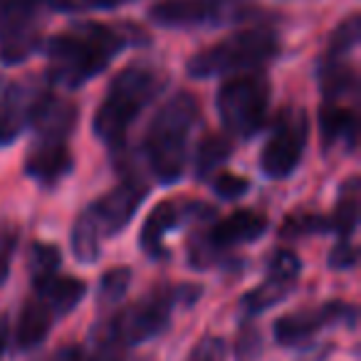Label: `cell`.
I'll return each mask as SVG.
<instances>
[{
  "mask_svg": "<svg viewBox=\"0 0 361 361\" xmlns=\"http://www.w3.org/2000/svg\"><path fill=\"white\" fill-rule=\"evenodd\" d=\"M131 285V267H111L99 277V287H97V300L104 305H116L124 300L126 290Z\"/></svg>",
  "mask_w": 361,
  "mask_h": 361,
  "instance_id": "26",
  "label": "cell"
},
{
  "mask_svg": "<svg viewBox=\"0 0 361 361\" xmlns=\"http://www.w3.org/2000/svg\"><path fill=\"white\" fill-rule=\"evenodd\" d=\"M146 196H149V183L141 176L129 173L111 191L97 198L87 208V213L92 216L102 238H116L131 223Z\"/></svg>",
  "mask_w": 361,
  "mask_h": 361,
  "instance_id": "12",
  "label": "cell"
},
{
  "mask_svg": "<svg viewBox=\"0 0 361 361\" xmlns=\"http://www.w3.org/2000/svg\"><path fill=\"white\" fill-rule=\"evenodd\" d=\"M211 186H213V193H216L221 201H238V198H243L250 191V180H247L245 176L223 171V173H218L216 178L211 180Z\"/></svg>",
  "mask_w": 361,
  "mask_h": 361,
  "instance_id": "28",
  "label": "cell"
},
{
  "mask_svg": "<svg viewBox=\"0 0 361 361\" xmlns=\"http://www.w3.org/2000/svg\"><path fill=\"white\" fill-rule=\"evenodd\" d=\"M322 102H354L359 94V75L346 57H324L319 65Z\"/></svg>",
  "mask_w": 361,
  "mask_h": 361,
  "instance_id": "19",
  "label": "cell"
},
{
  "mask_svg": "<svg viewBox=\"0 0 361 361\" xmlns=\"http://www.w3.org/2000/svg\"><path fill=\"white\" fill-rule=\"evenodd\" d=\"M72 169H75V159L70 151V139L35 134V141L25 154V164H23V171L35 183L45 188H55L65 176L72 173Z\"/></svg>",
  "mask_w": 361,
  "mask_h": 361,
  "instance_id": "16",
  "label": "cell"
},
{
  "mask_svg": "<svg viewBox=\"0 0 361 361\" xmlns=\"http://www.w3.org/2000/svg\"><path fill=\"white\" fill-rule=\"evenodd\" d=\"M164 87L166 75L149 62H131L116 72L92 119L94 136L109 149H124L131 124L164 92Z\"/></svg>",
  "mask_w": 361,
  "mask_h": 361,
  "instance_id": "2",
  "label": "cell"
},
{
  "mask_svg": "<svg viewBox=\"0 0 361 361\" xmlns=\"http://www.w3.org/2000/svg\"><path fill=\"white\" fill-rule=\"evenodd\" d=\"M52 324H55V314H52L50 307L37 295L30 297V300L23 305L20 319H18V331H16L18 346H20L23 351L37 349V346L47 339Z\"/></svg>",
  "mask_w": 361,
  "mask_h": 361,
  "instance_id": "20",
  "label": "cell"
},
{
  "mask_svg": "<svg viewBox=\"0 0 361 361\" xmlns=\"http://www.w3.org/2000/svg\"><path fill=\"white\" fill-rule=\"evenodd\" d=\"M8 331H11V324H8V314H0V356L8 346Z\"/></svg>",
  "mask_w": 361,
  "mask_h": 361,
  "instance_id": "35",
  "label": "cell"
},
{
  "mask_svg": "<svg viewBox=\"0 0 361 361\" xmlns=\"http://www.w3.org/2000/svg\"><path fill=\"white\" fill-rule=\"evenodd\" d=\"M144 32L134 25H109L99 20L72 23L45 45L47 82L80 90L106 70L126 47L141 45Z\"/></svg>",
  "mask_w": 361,
  "mask_h": 361,
  "instance_id": "1",
  "label": "cell"
},
{
  "mask_svg": "<svg viewBox=\"0 0 361 361\" xmlns=\"http://www.w3.org/2000/svg\"><path fill=\"white\" fill-rule=\"evenodd\" d=\"M226 354V344L218 336H203L191 351V359L188 361H223Z\"/></svg>",
  "mask_w": 361,
  "mask_h": 361,
  "instance_id": "32",
  "label": "cell"
},
{
  "mask_svg": "<svg viewBox=\"0 0 361 361\" xmlns=\"http://www.w3.org/2000/svg\"><path fill=\"white\" fill-rule=\"evenodd\" d=\"M262 351V336L255 326H245L240 331V339L235 344V356L238 361H255L257 354Z\"/></svg>",
  "mask_w": 361,
  "mask_h": 361,
  "instance_id": "30",
  "label": "cell"
},
{
  "mask_svg": "<svg viewBox=\"0 0 361 361\" xmlns=\"http://www.w3.org/2000/svg\"><path fill=\"white\" fill-rule=\"evenodd\" d=\"M60 262H62V252H60V247H57V245H50V243H32V247H30L32 280L57 272Z\"/></svg>",
  "mask_w": 361,
  "mask_h": 361,
  "instance_id": "27",
  "label": "cell"
},
{
  "mask_svg": "<svg viewBox=\"0 0 361 361\" xmlns=\"http://www.w3.org/2000/svg\"><path fill=\"white\" fill-rule=\"evenodd\" d=\"M201 124V104L191 92H176L149 121L144 134V156L159 183L173 186L186 169L188 139Z\"/></svg>",
  "mask_w": 361,
  "mask_h": 361,
  "instance_id": "3",
  "label": "cell"
},
{
  "mask_svg": "<svg viewBox=\"0 0 361 361\" xmlns=\"http://www.w3.org/2000/svg\"><path fill=\"white\" fill-rule=\"evenodd\" d=\"M359 201H361V180L356 176L346 178L336 196L334 213L329 216V231L336 233L339 240H351L359 226Z\"/></svg>",
  "mask_w": 361,
  "mask_h": 361,
  "instance_id": "21",
  "label": "cell"
},
{
  "mask_svg": "<svg viewBox=\"0 0 361 361\" xmlns=\"http://www.w3.org/2000/svg\"><path fill=\"white\" fill-rule=\"evenodd\" d=\"M250 16L252 0H161L149 8V20L169 30L218 27Z\"/></svg>",
  "mask_w": 361,
  "mask_h": 361,
  "instance_id": "9",
  "label": "cell"
},
{
  "mask_svg": "<svg viewBox=\"0 0 361 361\" xmlns=\"http://www.w3.org/2000/svg\"><path fill=\"white\" fill-rule=\"evenodd\" d=\"M359 262V250L351 245V240H339L329 252V267L331 270H351Z\"/></svg>",
  "mask_w": 361,
  "mask_h": 361,
  "instance_id": "31",
  "label": "cell"
},
{
  "mask_svg": "<svg viewBox=\"0 0 361 361\" xmlns=\"http://www.w3.org/2000/svg\"><path fill=\"white\" fill-rule=\"evenodd\" d=\"M201 295V285H159L151 292H146L144 297H139L134 305L124 307L116 317L102 322L94 336L114 341L121 349L144 344V341L156 339L169 329L171 314L176 307H193Z\"/></svg>",
  "mask_w": 361,
  "mask_h": 361,
  "instance_id": "4",
  "label": "cell"
},
{
  "mask_svg": "<svg viewBox=\"0 0 361 361\" xmlns=\"http://www.w3.org/2000/svg\"><path fill=\"white\" fill-rule=\"evenodd\" d=\"M47 94L45 82H37V77L0 80V146L16 144L23 131L32 126Z\"/></svg>",
  "mask_w": 361,
  "mask_h": 361,
  "instance_id": "11",
  "label": "cell"
},
{
  "mask_svg": "<svg viewBox=\"0 0 361 361\" xmlns=\"http://www.w3.org/2000/svg\"><path fill=\"white\" fill-rule=\"evenodd\" d=\"M233 156V141L223 134H206L198 141L196 149V166H193V176L196 180H206L216 173L218 169L226 166V161Z\"/></svg>",
  "mask_w": 361,
  "mask_h": 361,
  "instance_id": "22",
  "label": "cell"
},
{
  "mask_svg": "<svg viewBox=\"0 0 361 361\" xmlns=\"http://www.w3.org/2000/svg\"><path fill=\"white\" fill-rule=\"evenodd\" d=\"M60 0H0V62L20 65L42 45V16Z\"/></svg>",
  "mask_w": 361,
  "mask_h": 361,
  "instance_id": "8",
  "label": "cell"
},
{
  "mask_svg": "<svg viewBox=\"0 0 361 361\" xmlns=\"http://www.w3.org/2000/svg\"><path fill=\"white\" fill-rule=\"evenodd\" d=\"M307 139H310L307 111L295 104L282 106L272 121L270 139L260 151V171L270 180H282L292 176L302 164Z\"/></svg>",
  "mask_w": 361,
  "mask_h": 361,
  "instance_id": "10",
  "label": "cell"
},
{
  "mask_svg": "<svg viewBox=\"0 0 361 361\" xmlns=\"http://www.w3.org/2000/svg\"><path fill=\"white\" fill-rule=\"evenodd\" d=\"M32 287H35V295L50 307L55 317L70 314V312L80 305L82 297H85V292H87L85 280L72 277V275L62 277V275H57V272L32 280Z\"/></svg>",
  "mask_w": 361,
  "mask_h": 361,
  "instance_id": "18",
  "label": "cell"
},
{
  "mask_svg": "<svg viewBox=\"0 0 361 361\" xmlns=\"http://www.w3.org/2000/svg\"><path fill=\"white\" fill-rule=\"evenodd\" d=\"M47 361H85V351H82L77 344L60 346V349H57Z\"/></svg>",
  "mask_w": 361,
  "mask_h": 361,
  "instance_id": "34",
  "label": "cell"
},
{
  "mask_svg": "<svg viewBox=\"0 0 361 361\" xmlns=\"http://www.w3.org/2000/svg\"><path fill=\"white\" fill-rule=\"evenodd\" d=\"M213 216V208L206 206L201 201H183V198H169L161 201L151 208V213L146 216L144 226L139 233V245L146 255L154 262H161L169 257V250L164 245V238L171 231L180 228L188 221H198V218Z\"/></svg>",
  "mask_w": 361,
  "mask_h": 361,
  "instance_id": "13",
  "label": "cell"
},
{
  "mask_svg": "<svg viewBox=\"0 0 361 361\" xmlns=\"http://www.w3.org/2000/svg\"><path fill=\"white\" fill-rule=\"evenodd\" d=\"M319 136L324 154H331L334 149L351 154L356 149V144H359V114H356V106L346 104V102H322Z\"/></svg>",
  "mask_w": 361,
  "mask_h": 361,
  "instance_id": "17",
  "label": "cell"
},
{
  "mask_svg": "<svg viewBox=\"0 0 361 361\" xmlns=\"http://www.w3.org/2000/svg\"><path fill=\"white\" fill-rule=\"evenodd\" d=\"M361 37V20L359 16H349L344 23L334 27V32L329 35V45H326L324 57H346L356 47Z\"/></svg>",
  "mask_w": 361,
  "mask_h": 361,
  "instance_id": "25",
  "label": "cell"
},
{
  "mask_svg": "<svg viewBox=\"0 0 361 361\" xmlns=\"http://www.w3.org/2000/svg\"><path fill=\"white\" fill-rule=\"evenodd\" d=\"M134 0H60V13H75V11H114Z\"/></svg>",
  "mask_w": 361,
  "mask_h": 361,
  "instance_id": "33",
  "label": "cell"
},
{
  "mask_svg": "<svg viewBox=\"0 0 361 361\" xmlns=\"http://www.w3.org/2000/svg\"><path fill=\"white\" fill-rule=\"evenodd\" d=\"M317 233H329V218L319 216V213H295L280 228V238L285 240L317 235Z\"/></svg>",
  "mask_w": 361,
  "mask_h": 361,
  "instance_id": "24",
  "label": "cell"
},
{
  "mask_svg": "<svg viewBox=\"0 0 361 361\" xmlns=\"http://www.w3.org/2000/svg\"><path fill=\"white\" fill-rule=\"evenodd\" d=\"M72 252H75V257L80 262H87V265H92V262L99 260L102 255V235L99 231H97L94 221H92V216L85 211L77 216L75 226H72Z\"/></svg>",
  "mask_w": 361,
  "mask_h": 361,
  "instance_id": "23",
  "label": "cell"
},
{
  "mask_svg": "<svg viewBox=\"0 0 361 361\" xmlns=\"http://www.w3.org/2000/svg\"><path fill=\"white\" fill-rule=\"evenodd\" d=\"M272 87L270 80L260 72H247L243 77L223 82L216 94V109L221 124L235 139H252L267 124Z\"/></svg>",
  "mask_w": 361,
  "mask_h": 361,
  "instance_id": "6",
  "label": "cell"
},
{
  "mask_svg": "<svg viewBox=\"0 0 361 361\" xmlns=\"http://www.w3.org/2000/svg\"><path fill=\"white\" fill-rule=\"evenodd\" d=\"M16 247H18V228L0 226V287L6 285L8 275H11Z\"/></svg>",
  "mask_w": 361,
  "mask_h": 361,
  "instance_id": "29",
  "label": "cell"
},
{
  "mask_svg": "<svg viewBox=\"0 0 361 361\" xmlns=\"http://www.w3.org/2000/svg\"><path fill=\"white\" fill-rule=\"evenodd\" d=\"M270 221L265 213L252 211V208H240L231 213L223 221L213 226L201 228L193 233L188 240V265L193 270H208L213 265H221L223 257L243 243H252L267 231Z\"/></svg>",
  "mask_w": 361,
  "mask_h": 361,
  "instance_id": "7",
  "label": "cell"
},
{
  "mask_svg": "<svg viewBox=\"0 0 361 361\" xmlns=\"http://www.w3.org/2000/svg\"><path fill=\"white\" fill-rule=\"evenodd\" d=\"M302 272V260L292 250H277L272 252L270 262H267V277L265 282L243 295L240 307L245 317H257L262 312L272 310L280 305L285 297H290L297 290V277Z\"/></svg>",
  "mask_w": 361,
  "mask_h": 361,
  "instance_id": "15",
  "label": "cell"
},
{
  "mask_svg": "<svg viewBox=\"0 0 361 361\" xmlns=\"http://www.w3.org/2000/svg\"><path fill=\"white\" fill-rule=\"evenodd\" d=\"M356 324V307L346 305V302L331 300L324 305H312V307H302L297 312L280 317L272 326V334L275 341L282 346H297L302 341L312 339L317 331L326 329V326L334 324Z\"/></svg>",
  "mask_w": 361,
  "mask_h": 361,
  "instance_id": "14",
  "label": "cell"
},
{
  "mask_svg": "<svg viewBox=\"0 0 361 361\" xmlns=\"http://www.w3.org/2000/svg\"><path fill=\"white\" fill-rule=\"evenodd\" d=\"M277 55H280V37L272 27H245L196 52L188 60V75L193 80H211L233 72H255Z\"/></svg>",
  "mask_w": 361,
  "mask_h": 361,
  "instance_id": "5",
  "label": "cell"
}]
</instances>
